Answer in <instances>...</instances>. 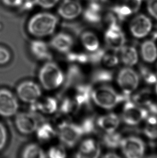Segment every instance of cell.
I'll use <instances>...</instances> for the list:
<instances>
[{"instance_id": "6da1fadb", "label": "cell", "mask_w": 157, "mask_h": 158, "mask_svg": "<svg viewBox=\"0 0 157 158\" xmlns=\"http://www.w3.org/2000/svg\"><path fill=\"white\" fill-rule=\"evenodd\" d=\"M58 23V19L50 13L36 14L30 19L28 30L30 34L36 37H44L52 34Z\"/></svg>"}, {"instance_id": "7a4b0ae2", "label": "cell", "mask_w": 157, "mask_h": 158, "mask_svg": "<svg viewBox=\"0 0 157 158\" xmlns=\"http://www.w3.org/2000/svg\"><path fill=\"white\" fill-rule=\"evenodd\" d=\"M38 78L42 88L48 91L57 89L65 81V76L62 69L55 63L50 61L40 68Z\"/></svg>"}, {"instance_id": "3957f363", "label": "cell", "mask_w": 157, "mask_h": 158, "mask_svg": "<svg viewBox=\"0 0 157 158\" xmlns=\"http://www.w3.org/2000/svg\"><path fill=\"white\" fill-rule=\"evenodd\" d=\"M130 97L119 94L108 85H102L93 90L92 101L99 106L110 110L119 103L129 100Z\"/></svg>"}, {"instance_id": "277c9868", "label": "cell", "mask_w": 157, "mask_h": 158, "mask_svg": "<svg viewBox=\"0 0 157 158\" xmlns=\"http://www.w3.org/2000/svg\"><path fill=\"white\" fill-rule=\"evenodd\" d=\"M57 132L62 145L70 148L75 146L84 135L79 124L66 121L60 123Z\"/></svg>"}, {"instance_id": "5b68a950", "label": "cell", "mask_w": 157, "mask_h": 158, "mask_svg": "<svg viewBox=\"0 0 157 158\" xmlns=\"http://www.w3.org/2000/svg\"><path fill=\"white\" fill-rule=\"evenodd\" d=\"M122 112V120L129 126H135L146 119L149 114L147 109L136 104L130 99L125 102Z\"/></svg>"}, {"instance_id": "8992f818", "label": "cell", "mask_w": 157, "mask_h": 158, "mask_svg": "<svg viewBox=\"0 0 157 158\" xmlns=\"http://www.w3.org/2000/svg\"><path fill=\"white\" fill-rule=\"evenodd\" d=\"M117 82L123 91V94L130 97L131 94L138 86L139 75L132 69L124 68L118 73Z\"/></svg>"}, {"instance_id": "52a82bcc", "label": "cell", "mask_w": 157, "mask_h": 158, "mask_svg": "<svg viewBox=\"0 0 157 158\" xmlns=\"http://www.w3.org/2000/svg\"><path fill=\"white\" fill-rule=\"evenodd\" d=\"M120 147L124 155L129 158H141L146 150L144 142L135 136L123 138Z\"/></svg>"}, {"instance_id": "ba28073f", "label": "cell", "mask_w": 157, "mask_h": 158, "mask_svg": "<svg viewBox=\"0 0 157 158\" xmlns=\"http://www.w3.org/2000/svg\"><path fill=\"white\" fill-rule=\"evenodd\" d=\"M16 127L19 132L24 135H30L36 132L39 124V120L36 113L21 112L16 115Z\"/></svg>"}, {"instance_id": "9c48e42d", "label": "cell", "mask_w": 157, "mask_h": 158, "mask_svg": "<svg viewBox=\"0 0 157 158\" xmlns=\"http://www.w3.org/2000/svg\"><path fill=\"white\" fill-rule=\"evenodd\" d=\"M105 41L108 48L119 52L123 45H125V36L124 33L117 22L109 23L104 34Z\"/></svg>"}, {"instance_id": "30bf717a", "label": "cell", "mask_w": 157, "mask_h": 158, "mask_svg": "<svg viewBox=\"0 0 157 158\" xmlns=\"http://www.w3.org/2000/svg\"><path fill=\"white\" fill-rule=\"evenodd\" d=\"M16 91L20 100L30 104L38 101L42 94L40 86L34 81H30L19 84Z\"/></svg>"}, {"instance_id": "8fae6325", "label": "cell", "mask_w": 157, "mask_h": 158, "mask_svg": "<svg viewBox=\"0 0 157 158\" xmlns=\"http://www.w3.org/2000/svg\"><path fill=\"white\" fill-rule=\"evenodd\" d=\"M19 108L18 100L9 90L0 89V115L10 117L17 113Z\"/></svg>"}, {"instance_id": "7c38bea8", "label": "cell", "mask_w": 157, "mask_h": 158, "mask_svg": "<svg viewBox=\"0 0 157 158\" xmlns=\"http://www.w3.org/2000/svg\"><path fill=\"white\" fill-rule=\"evenodd\" d=\"M152 23L146 15L139 14L132 19L130 24V30L132 35L138 39L143 38L151 32Z\"/></svg>"}, {"instance_id": "4fadbf2b", "label": "cell", "mask_w": 157, "mask_h": 158, "mask_svg": "<svg viewBox=\"0 0 157 158\" xmlns=\"http://www.w3.org/2000/svg\"><path fill=\"white\" fill-rule=\"evenodd\" d=\"M104 0H92L83 11V18L89 23L98 25L103 19L102 3Z\"/></svg>"}, {"instance_id": "5bb4252c", "label": "cell", "mask_w": 157, "mask_h": 158, "mask_svg": "<svg viewBox=\"0 0 157 158\" xmlns=\"http://www.w3.org/2000/svg\"><path fill=\"white\" fill-rule=\"evenodd\" d=\"M82 11V6L77 0H64L58 9L59 15L68 20L76 19Z\"/></svg>"}, {"instance_id": "9a60e30c", "label": "cell", "mask_w": 157, "mask_h": 158, "mask_svg": "<svg viewBox=\"0 0 157 158\" xmlns=\"http://www.w3.org/2000/svg\"><path fill=\"white\" fill-rule=\"evenodd\" d=\"M93 90L91 84L80 83L75 86L73 99L79 109L83 106H89L92 101L91 94Z\"/></svg>"}, {"instance_id": "2e32d148", "label": "cell", "mask_w": 157, "mask_h": 158, "mask_svg": "<svg viewBox=\"0 0 157 158\" xmlns=\"http://www.w3.org/2000/svg\"><path fill=\"white\" fill-rule=\"evenodd\" d=\"M58 109V103L56 99L52 97H40L36 102L31 104V110L32 112L45 114H51L55 112Z\"/></svg>"}, {"instance_id": "e0dca14e", "label": "cell", "mask_w": 157, "mask_h": 158, "mask_svg": "<svg viewBox=\"0 0 157 158\" xmlns=\"http://www.w3.org/2000/svg\"><path fill=\"white\" fill-rule=\"evenodd\" d=\"M101 154L99 143L94 139L88 138L82 141L76 153L79 158H98Z\"/></svg>"}, {"instance_id": "ac0fdd59", "label": "cell", "mask_w": 157, "mask_h": 158, "mask_svg": "<svg viewBox=\"0 0 157 158\" xmlns=\"http://www.w3.org/2000/svg\"><path fill=\"white\" fill-rule=\"evenodd\" d=\"M53 49L60 53H68L70 52L74 45V41L70 35L61 32L55 35L50 42Z\"/></svg>"}, {"instance_id": "d6986e66", "label": "cell", "mask_w": 157, "mask_h": 158, "mask_svg": "<svg viewBox=\"0 0 157 158\" xmlns=\"http://www.w3.org/2000/svg\"><path fill=\"white\" fill-rule=\"evenodd\" d=\"M30 52L35 58L39 60L50 61L52 59L51 53L48 45L44 41L34 40L30 44Z\"/></svg>"}, {"instance_id": "ffe728a7", "label": "cell", "mask_w": 157, "mask_h": 158, "mask_svg": "<svg viewBox=\"0 0 157 158\" xmlns=\"http://www.w3.org/2000/svg\"><path fill=\"white\" fill-rule=\"evenodd\" d=\"M97 126L106 133L116 131L120 124V119L115 113H111L103 115L96 120Z\"/></svg>"}, {"instance_id": "44dd1931", "label": "cell", "mask_w": 157, "mask_h": 158, "mask_svg": "<svg viewBox=\"0 0 157 158\" xmlns=\"http://www.w3.org/2000/svg\"><path fill=\"white\" fill-rule=\"evenodd\" d=\"M121 60L124 64L128 66H134L138 62V52L134 45H124L119 50Z\"/></svg>"}, {"instance_id": "7402d4cb", "label": "cell", "mask_w": 157, "mask_h": 158, "mask_svg": "<svg viewBox=\"0 0 157 158\" xmlns=\"http://www.w3.org/2000/svg\"><path fill=\"white\" fill-rule=\"evenodd\" d=\"M140 53L145 62H155L157 58V48L154 41L149 40L144 41L140 46Z\"/></svg>"}, {"instance_id": "603a6c76", "label": "cell", "mask_w": 157, "mask_h": 158, "mask_svg": "<svg viewBox=\"0 0 157 158\" xmlns=\"http://www.w3.org/2000/svg\"><path fill=\"white\" fill-rule=\"evenodd\" d=\"M81 41L83 47L88 52H91L99 49L100 42L94 32L87 31L81 35Z\"/></svg>"}, {"instance_id": "cb8c5ba5", "label": "cell", "mask_w": 157, "mask_h": 158, "mask_svg": "<svg viewBox=\"0 0 157 158\" xmlns=\"http://www.w3.org/2000/svg\"><path fill=\"white\" fill-rule=\"evenodd\" d=\"M36 132L37 138L40 141L44 142L50 141L57 135L55 128L49 123L40 124Z\"/></svg>"}, {"instance_id": "d4e9b609", "label": "cell", "mask_w": 157, "mask_h": 158, "mask_svg": "<svg viewBox=\"0 0 157 158\" xmlns=\"http://www.w3.org/2000/svg\"><path fill=\"white\" fill-rule=\"evenodd\" d=\"M114 76L113 71L106 69H98L92 73L91 81L94 84L107 83L112 81Z\"/></svg>"}, {"instance_id": "484cf974", "label": "cell", "mask_w": 157, "mask_h": 158, "mask_svg": "<svg viewBox=\"0 0 157 158\" xmlns=\"http://www.w3.org/2000/svg\"><path fill=\"white\" fill-rule=\"evenodd\" d=\"M131 101L136 104L145 108L153 102L151 90L148 89H144L139 91L133 95Z\"/></svg>"}, {"instance_id": "4316f807", "label": "cell", "mask_w": 157, "mask_h": 158, "mask_svg": "<svg viewBox=\"0 0 157 158\" xmlns=\"http://www.w3.org/2000/svg\"><path fill=\"white\" fill-rule=\"evenodd\" d=\"M122 139L121 133L114 131L104 134L102 137V142L107 148L115 149L120 146Z\"/></svg>"}, {"instance_id": "83f0119b", "label": "cell", "mask_w": 157, "mask_h": 158, "mask_svg": "<svg viewBox=\"0 0 157 158\" xmlns=\"http://www.w3.org/2000/svg\"><path fill=\"white\" fill-rule=\"evenodd\" d=\"M22 156L24 158H45L47 155L36 143H30L24 148Z\"/></svg>"}, {"instance_id": "f1b7e54d", "label": "cell", "mask_w": 157, "mask_h": 158, "mask_svg": "<svg viewBox=\"0 0 157 158\" xmlns=\"http://www.w3.org/2000/svg\"><path fill=\"white\" fill-rule=\"evenodd\" d=\"M144 133L149 139H157V116L151 115L146 119Z\"/></svg>"}, {"instance_id": "f546056e", "label": "cell", "mask_w": 157, "mask_h": 158, "mask_svg": "<svg viewBox=\"0 0 157 158\" xmlns=\"http://www.w3.org/2000/svg\"><path fill=\"white\" fill-rule=\"evenodd\" d=\"M117 52L109 48L108 49H104L100 64H103L108 67H113L117 65L119 62Z\"/></svg>"}, {"instance_id": "4dcf8cb0", "label": "cell", "mask_w": 157, "mask_h": 158, "mask_svg": "<svg viewBox=\"0 0 157 158\" xmlns=\"http://www.w3.org/2000/svg\"><path fill=\"white\" fill-rule=\"evenodd\" d=\"M58 108L64 115L70 114L79 109L73 98L70 97L64 98L59 105L58 104Z\"/></svg>"}, {"instance_id": "1f68e13d", "label": "cell", "mask_w": 157, "mask_h": 158, "mask_svg": "<svg viewBox=\"0 0 157 158\" xmlns=\"http://www.w3.org/2000/svg\"><path fill=\"white\" fill-rule=\"evenodd\" d=\"M139 76H141L146 83L149 85L157 84V75L148 67L144 65H140L139 67Z\"/></svg>"}, {"instance_id": "d6a6232c", "label": "cell", "mask_w": 157, "mask_h": 158, "mask_svg": "<svg viewBox=\"0 0 157 158\" xmlns=\"http://www.w3.org/2000/svg\"><path fill=\"white\" fill-rule=\"evenodd\" d=\"M83 130V135H91L96 132L97 124L94 117L90 116L85 118L79 124Z\"/></svg>"}, {"instance_id": "836d02e7", "label": "cell", "mask_w": 157, "mask_h": 158, "mask_svg": "<svg viewBox=\"0 0 157 158\" xmlns=\"http://www.w3.org/2000/svg\"><path fill=\"white\" fill-rule=\"evenodd\" d=\"M67 85H70L72 84L80 83V81L83 78V74L80 69L77 65L71 66L68 70L67 75Z\"/></svg>"}, {"instance_id": "e575fe53", "label": "cell", "mask_w": 157, "mask_h": 158, "mask_svg": "<svg viewBox=\"0 0 157 158\" xmlns=\"http://www.w3.org/2000/svg\"><path fill=\"white\" fill-rule=\"evenodd\" d=\"M67 53V59L73 63L81 64L89 63L88 53L70 52Z\"/></svg>"}, {"instance_id": "d590c367", "label": "cell", "mask_w": 157, "mask_h": 158, "mask_svg": "<svg viewBox=\"0 0 157 158\" xmlns=\"http://www.w3.org/2000/svg\"><path fill=\"white\" fill-rule=\"evenodd\" d=\"M67 156L66 151L64 146L56 145L49 149L47 156L51 158H64Z\"/></svg>"}, {"instance_id": "8d00e7d4", "label": "cell", "mask_w": 157, "mask_h": 158, "mask_svg": "<svg viewBox=\"0 0 157 158\" xmlns=\"http://www.w3.org/2000/svg\"><path fill=\"white\" fill-rule=\"evenodd\" d=\"M143 0H124L123 2L132 14L137 13L140 9Z\"/></svg>"}, {"instance_id": "74e56055", "label": "cell", "mask_w": 157, "mask_h": 158, "mask_svg": "<svg viewBox=\"0 0 157 158\" xmlns=\"http://www.w3.org/2000/svg\"><path fill=\"white\" fill-rule=\"evenodd\" d=\"M10 58L11 54L8 50L0 45V65L8 63Z\"/></svg>"}, {"instance_id": "f35d334b", "label": "cell", "mask_w": 157, "mask_h": 158, "mask_svg": "<svg viewBox=\"0 0 157 158\" xmlns=\"http://www.w3.org/2000/svg\"><path fill=\"white\" fill-rule=\"evenodd\" d=\"M59 1V0H34L35 4L44 9L53 8Z\"/></svg>"}, {"instance_id": "ab89813d", "label": "cell", "mask_w": 157, "mask_h": 158, "mask_svg": "<svg viewBox=\"0 0 157 158\" xmlns=\"http://www.w3.org/2000/svg\"><path fill=\"white\" fill-rule=\"evenodd\" d=\"M8 139V135L6 128L0 122V151L2 150L6 145Z\"/></svg>"}, {"instance_id": "60d3db41", "label": "cell", "mask_w": 157, "mask_h": 158, "mask_svg": "<svg viewBox=\"0 0 157 158\" xmlns=\"http://www.w3.org/2000/svg\"><path fill=\"white\" fill-rule=\"evenodd\" d=\"M147 8L149 14L157 20V0H149Z\"/></svg>"}, {"instance_id": "b9f144b4", "label": "cell", "mask_w": 157, "mask_h": 158, "mask_svg": "<svg viewBox=\"0 0 157 158\" xmlns=\"http://www.w3.org/2000/svg\"><path fill=\"white\" fill-rule=\"evenodd\" d=\"M4 4L9 6H19L21 0H2Z\"/></svg>"}, {"instance_id": "7bdbcfd3", "label": "cell", "mask_w": 157, "mask_h": 158, "mask_svg": "<svg viewBox=\"0 0 157 158\" xmlns=\"http://www.w3.org/2000/svg\"><path fill=\"white\" fill-rule=\"evenodd\" d=\"M103 157L106 158H119V156L115 153L109 152V153H107L105 154Z\"/></svg>"}, {"instance_id": "ee69618b", "label": "cell", "mask_w": 157, "mask_h": 158, "mask_svg": "<svg viewBox=\"0 0 157 158\" xmlns=\"http://www.w3.org/2000/svg\"><path fill=\"white\" fill-rule=\"evenodd\" d=\"M157 39V26L155 27V30L152 33V40H155Z\"/></svg>"}, {"instance_id": "f6af8a7d", "label": "cell", "mask_w": 157, "mask_h": 158, "mask_svg": "<svg viewBox=\"0 0 157 158\" xmlns=\"http://www.w3.org/2000/svg\"><path fill=\"white\" fill-rule=\"evenodd\" d=\"M155 92H156V94L157 95V85H156V86H155Z\"/></svg>"}, {"instance_id": "bcb514c9", "label": "cell", "mask_w": 157, "mask_h": 158, "mask_svg": "<svg viewBox=\"0 0 157 158\" xmlns=\"http://www.w3.org/2000/svg\"></svg>"}]
</instances>
